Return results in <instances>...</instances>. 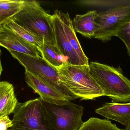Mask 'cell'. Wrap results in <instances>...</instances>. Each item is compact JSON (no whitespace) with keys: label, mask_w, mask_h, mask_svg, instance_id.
Segmentation results:
<instances>
[{"label":"cell","mask_w":130,"mask_h":130,"mask_svg":"<svg viewBox=\"0 0 130 130\" xmlns=\"http://www.w3.org/2000/svg\"><path fill=\"white\" fill-rule=\"evenodd\" d=\"M130 22V4H120L107 10L98 12L93 37L103 42H109Z\"/></svg>","instance_id":"8992f818"},{"label":"cell","mask_w":130,"mask_h":130,"mask_svg":"<svg viewBox=\"0 0 130 130\" xmlns=\"http://www.w3.org/2000/svg\"><path fill=\"white\" fill-rule=\"evenodd\" d=\"M2 24L3 27L0 30L1 46L8 51L18 52L33 57H42V53L36 46L18 36L9 27Z\"/></svg>","instance_id":"9c48e42d"},{"label":"cell","mask_w":130,"mask_h":130,"mask_svg":"<svg viewBox=\"0 0 130 130\" xmlns=\"http://www.w3.org/2000/svg\"><path fill=\"white\" fill-rule=\"evenodd\" d=\"M97 11L91 10L83 15H76L72 21L75 32L87 38L93 37L96 28Z\"/></svg>","instance_id":"7c38bea8"},{"label":"cell","mask_w":130,"mask_h":130,"mask_svg":"<svg viewBox=\"0 0 130 130\" xmlns=\"http://www.w3.org/2000/svg\"><path fill=\"white\" fill-rule=\"evenodd\" d=\"M12 125V120L8 116H0V130H10Z\"/></svg>","instance_id":"ffe728a7"},{"label":"cell","mask_w":130,"mask_h":130,"mask_svg":"<svg viewBox=\"0 0 130 130\" xmlns=\"http://www.w3.org/2000/svg\"><path fill=\"white\" fill-rule=\"evenodd\" d=\"M78 130H123L113 124L110 121L91 118L83 123Z\"/></svg>","instance_id":"e0dca14e"},{"label":"cell","mask_w":130,"mask_h":130,"mask_svg":"<svg viewBox=\"0 0 130 130\" xmlns=\"http://www.w3.org/2000/svg\"><path fill=\"white\" fill-rule=\"evenodd\" d=\"M58 69L61 81L77 98L91 100L104 96L102 89L91 75L89 66L67 63Z\"/></svg>","instance_id":"7a4b0ae2"},{"label":"cell","mask_w":130,"mask_h":130,"mask_svg":"<svg viewBox=\"0 0 130 130\" xmlns=\"http://www.w3.org/2000/svg\"><path fill=\"white\" fill-rule=\"evenodd\" d=\"M3 24L9 27L18 36L35 45L42 53L44 43L43 37L18 25L10 19H8Z\"/></svg>","instance_id":"9a60e30c"},{"label":"cell","mask_w":130,"mask_h":130,"mask_svg":"<svg viewBox=\"0 0 130 130\" xmlns=\"http://www.w3.org/2000/svg\"><path fill=\"white\" fill-rule=\"evenodd\" d=\"M8 51L26 70L57 89L69 101L78 98L61 81L58 69L50 65L42 56L33 57L18 52Z\"/></svg>","instance_id":"277c9868"},{"label":"cell","mask_w":130,"mask_h":130,"mask_svg":"<svg viewBox=\"0 0 130 130\" xmlns=\"http://www.w3.org/2000/svg\"><path fill=\"white\" fill-rule=\"evenodd\" d=\"M42 102L47 120L53 130H78L83 124L82 106L71 102L68 104L61 105L42 100Z\"/></svg>","instance_id":"52a82bcc"},{"label":"cell","mask_w":130,"mask_h":130,"mask_svg":"<svg viewBox=\"0 0 130 130\" xmlns=\"http://www.w3.org/2000/svg\"><path fill=\"white\" fill-rule=\"evenodd\" d=\"M89 71L104 92V96L112 102H130V80L123 73L120 67L91 62Z\"/></svg>","instance_id":"6da1fadb"},{"label":"cell","mask_w":130,"mask_h":130,"mask_svg":"<svg viewBox=\"0 0 130 130\" xmlns=\"http://www.w3.org/2000/svg\"><path fill=\"white\" fill-rule=\"evenodd\" d=\"M2 71V66L1 62V59H0V78H1V75Z\"/></svg>","instance_id":"7402d4cb"},{"label":"cell","mask_w":130,"mask_h":130,"mask_svg":"<svg viewBox=\"0 0 130 130\" xmlns=\"http://www.w3.org/2000/svg\"><path fill=\"white\" fill-rule=\"evenodd\" d=\"M25 78L27 84L37 93L44 101L60 105L68 104L70 102L57 89L26 69Z\"/></svg>","instance_id":"30bf717a"},{"label":"cell","mask_w":130,"mask_h":130,"mask_svg":"<svg viewBox=\"0 0 130 130\" xmlns=\"http://www.w3.org/2000/svg\"><path fill=\"white\" fill-rule=\"evenodd\" d=\"M18 102L13 85L0 82V116H8L13 113Z\"/></svg>","instance_id":"4fadbf2b"},{"label":"cell","mask_w":130,"mask_h":130,"mask_svg":"<svg viewBox=\"0 0 130 130\" xmlns=\"http://www.w3.org/2000/svg\"><path fill=\"white\" fill-rule=\"evenodd\" d=\"M2 27H3V24H0V30L2 28Z\"/></svg>","instance_id":"cb8c5ba5"},{"label":"cell","mask_w":130,"mask_h":130,"mask_svg":"<svg viewBox=\"0 0 130 130\" xmlns=\"http://www.w3.org/2000/svg\"><path fill=\"white\" fill-rule=\"evenodd\" d=\"M1 49H0V55H1Z\"/></svg>","instance_id":"d4e9b609"},{"label":"cell","mask_w":130,"mask_h":130,"mask_svg":"<svg viewBox=\"0 0 130 130\" xmlns=\"http://www.w3.org/2000/svg\"><path fill=\"white\" fill-rule=\"evenodd\" d=\"M60 17L63 23L65 33L68 40L73 49L79 56L86 65L89 66V59L82 48L81 45L73 29L72 21L68 13H64L59 11Z\"/></svg>","instance_id":"5bb4252c"},{"label":"cell","mask_w":130,"mask_h":130,"mask_svg":"<svg viewBox=\"0 0 130 130\" xmlns=\"http://www.w3.org/2000/svg\"><path fill=\"white\" fill-rule=\"evenodd\" d=\"M123 130H130V123L128 126L126 127V128Z\"/></svg>","instance_id":"603a6c76"},{"label":"cell","mask_w":130,"mask_h":130,"mask_svg":"<svg viewBox=\"0 0 130 130\" xmlns=\"http://www.w3.org/2000/svg\"><path fill=\"white\" fill-rule=\"evenodd\" d=\"M95 113L126 127L130 123V102H108L95 110Z\"/></svg>","instance_id":"8fae6325"},{"label":"cell","mask_w":130,"mask_h":130,"mask_svg":"<svg viewBox=\"0 0 130 130\" xmlns=\"http://www.w3.org/2000/svg\"><path fill=\"white\" fill-rule=\"evenodd\" d=\"M42 54L44 59L58 69L68 63L67 60L57 46H53L45 41Z\"/></svg>","instance_id":"2e32d148"},{"label":"cell","mask_w":130,"mask_h":130,"mask_svg":"<svg viewBox=\"0 0 130 130\" xmlns=\"http://www.w3.org/2000/svg\"><path fill=\"white\" fill-rule=\"evenodd\" d=\"M52 17L56 46L67 60V63L73 65H86L73 49L68 40L60 17L59 10H56Z\"/></svg>","instance_id":"ba28073f"},{"label":"cell","mask_w":130,"mask_h":130,"mask_svg":"<svg viewBox=\"0 0 130 130\" xmlns=\"http://www.w3.org/2000/svg\"><path fill=\"white\" fill-rule=\"evenodd\" d=\"M10 19L18 25L43 37L44 41L56 46L52 15L36 1H24L23 8Z\"/></svg>","instance_id":"3957f363"},{"label":"cell","mask_w":130,"mask_h":130,"mask_svg":"<svg viewBox=\"0 0 130 130\" xmlns=\"http://www.w3.org/2000/svg\"><path fill=\"white\" fill-rule=\"evenodd\" d=\"M116 37L120 38L123 42L130 57V22L118 33Z\"/></svg>","instance_id":"d6986e66"},{"label":"cell","mask_w":130,"mask_h":130,"mask_svg":"<svg viewBox=\"0 0 130 130\" xmlns=\"http://www.w3.org/2000/svg\"><path fill=\"white\" fill-rule=\"evenodd\" d=\"M7 20L6 18H5L2 15L1 12H0V24H3V23H4Z\"/></svg>","instance_id":"44dd1931"},{"label":"cell","mask_w":130,"mask_h":130,"mask_svg":"<svg viewBox=\"0 0 130 130\" xmlns=\"http://www.w3.org/2000/svg\"><path fill=\"white\" fill-rule=\"evenodd\" d=\"M10 130H53L46 117L40 97L18 102Z\"/></svg>","instance_id":"5b68a950"},{"label":"cell","mask_w":130,"mask_h":130,"mask_svg":"<svg viewBox=\"0 0 130 130\" xmlns=\"http://www.w3.org/2000/svg\"><path fill=\"white\" fill-rule=\"evenodd\" d=\"M24 1L0 0V12L7 20L17 14L21 10Z\"/></svg>","instance_id":"ac0fdd59"}]
</instances>
